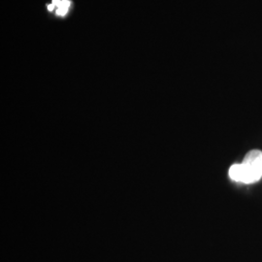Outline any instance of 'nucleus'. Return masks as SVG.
I'll use <instances>...</instances> for the list:
<instances>
[{"instance_id": "obj_2", "label": "nucleus", "mask_w": 262, "mask_h": 262, "mask_svg": "<svg viewBox=\"0 0 262 262\" xmlns=\"http://www.w3.org/2000/svg\"><path fill=\"white\" fill-rule=\"evenodd\" d=\"M70 2L68 0H61L60 4L56 7V14L59 16H64L69 9Z\"/></svg>"}, {"instance_id": "obj_1", "label": "nucleus", "mask_w": 262, "mask_h": 262, "mask_svg": "<svg viewBox=\"0 0 262 262\" xmlns=\"http://www.w3.org/2000/svg\"><path fill=\"white\" fill-rule=\"evenodd\" d=\"M262 178V151L250 150L240 163L239 183L253 184Z\"/></svg>"}, {"instance_id": "obj_3", "label": "nucleus", "mask_w": 262, "mask_h": 262, "mask_svg": "<svg viewBox=\"0 0 262 262\" xmlns=\"http://www.w3.org/2000/svg\"><path fill=\"white\" fill-rule=\"evenodd\" d=\"M55 7H56V6H55V5H54V4H53V3H52V4H51V5H49V6H48V9H49V11H53V10H54V8H55Z\"/></svg>"}]
</instances>
